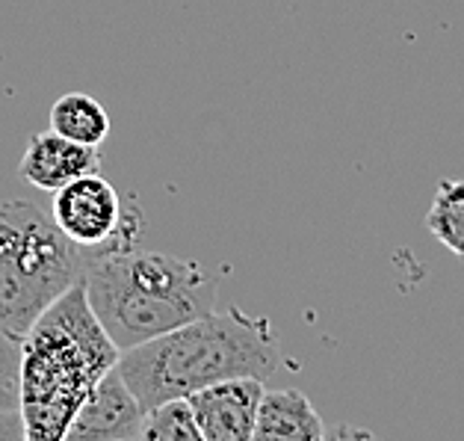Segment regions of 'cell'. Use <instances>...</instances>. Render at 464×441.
<instances>
[{"mask_svg":"<svg viewBox=\"0 0 464 441\" xmlns=\"http://www.w3.org/2000/svg\"><path fill=\"white\" fill-rule=\"evenodd\" d=\"M278 368L281 349L269 323L240 309L208 311L119 356L121 377L145 412L225 379L255 377L266 382Z\"/></svg>","mask_w":464,"mask_h":441,"instance_id":"obj_1","label":"cell"},{"mask_svg":"<svg viewBox=\"0 0 464 441\" xmlns=\"http://www.w3.org/2000/svg\"><path fill=\"white\" fill-rule=\"evenodd\" d=\"M121 349L95 318L83 281L65 290L21 341V400L30 441H63Z\"/></svg>","mask_w":464,"mask_h":441,"instance_id":"obj_2","label":"cell"},{"mask_svg":"<svg viewBox=\"0 0 464 441\" xmlns=\"http://www.w3.org/2000/svg\"><path fill=\"white\" fill-rule=\"evenodd\" d=\"M86 299L121 353L213 311L219 276L169 252H133L128 243L92 249Z\"/></svg>","mask_w":464,"mask_h":441,"instance_id":"obj_3","label":"cell"},{"mask_svg":"<svg viewBox=\"0 0 464 441\" xmlns=\"http://www.w3.org/2000/svg\"><path fill=\"white\" fill-rule=\"evenodd\" d=\"M92 249L74 246L33 201L0 205V332L24 341L44 311L83 281Z\"/></svg>","mask_w":464,"mask_h":441,"instance_id":"obj_4","label":"cell"},{"mask_svg":"<svg viewBox=\"0 0 464 441\" xmlns=\"http://www.w3.org/2000/svg\"><path fill=\"white\" fill-rule=\"evenodd\" d=\"M51 217L74 246L104 249L112 243H128L137 231V220L124 222V208L116 187L101 175L89 172L53 193Z\"/></svg>","mask_w":464,"mask_h":441,"instance_id":"obj_5","label":"cell"},{"mask_svg":"<svg viewBox=\"0 0 464 441\" xmlns=\"http://www.w3.org/2000/svg\"><path fill=\"white\" fill-rule=\"evenodd\" d=\"M145 409L121 377L119 365L101 377L77 409L63 441H130L142 438Z\"/></svg>","mask_w":464,"mask_h":441,"instance_id":"obj_6","label":"cell"},{"mask_svg":"<svg viewBox=\"0 0 464 441\" xmlns=\"http://www.w3.org/2000/svg\"><path fill=\"white\" fill-rule=\"evenodd\" d=\"M264 391V379L237 377L192 394L201 441H252Z\"/></svg>","mask_w":464,"mask_h":441,"instance_id":"obj_7","label":"cell"},{"mask_svg":"<svg viewBox=\"0 0 464 441\" xmlns=\"http://www.w3.org/2000/svg\"><path fill=\"white\" fill-rule=\"evenodd\" d=\"M18 172L30 187L56 193L65 184H72L74 178L101 172V149L98 145L74 142L56 131L33 133Z\"/></svg>","mask_w":464,"mask_h":441,"instance_id":"obj_8","label":"cell"},{"mask_svg":"<svg viewBox=\"0 0 464 441\" xmlns=\"http://www.w3.org/2000/svg\"><path fill=\"white\" fill-rule=\"evenodd\" d=\"M257 441H320L325 438L323 417L299 388L264 391L255 421Z\"/></svg>","mask_w":464,"mask_h":441,"instance_id":"obj_9","label":"cell"},{"mask_svg":"<svg viewBox=\"0 0 464 441\" xmlns=\"http://www.w3.org/2000/svg\"><path fill=\"white\" fill-rule=\"evenodd\" d=\"M48 122L51 131L63 133V137H69L74 142L98 145V149L110 137V116L104 104L86 93H69L60 101H53Z\"/></svg>","mask_w":464,"mask_h":441,"instance_id":"obj_10","label":"cell"},{"mask_svg":"<svg viewBox=\"0 0 464 441\" xmlns=\"http://www.w3.org/2000/svg\"><path fill=\"white\" fill-rule=\"evenodd\" d=\"M426 229L452 255L464 258V181L444 178L435 190L432 208L426 213Z\"/></svg>","mask_w":464,"mask_h":441,"instance_id":"obj_11","label":"cell"},{"mask_svg":"<svg viewBox=\"0 0 464 441\" xmlns=\"http://www.w3.org/2000/svg\"><path fill=\"white\" fill-rule=\"evenodd\" d=\"M142 438L145 441H201V429H198L189 397H175V400L151 406L142 421Z\"/></svg>","mask_w":464,"mask_h":441,"instance_id":"obj_12","label":"cell"},{"mask_svg":"<svg viewBox=\"0 0 464 441\" xmlns=\"http://www.w3.org/2000/svg\"><path fill=\"white\" fill-rule=\"evenodd\" d=\"M21 400V344L0 332V412L18 409Z\"/></svg>","mask_w":464,"mask_h":441,"instance_id":"obj_13","label":"cell"},{"mask_svg":"<svg viewBox=\"0 0 464 441\" xmlns=\"http://www.w3.org/2000/svg\"><path fill=\"white\" fill-rule=\"evenodd\" d=\"M21 438H27V426H24V417H21V409L0 412V441H21Z\"/></svg>","mask_w":464,"mask_h":441,"instance_id":"obj_14","label":"cell"}]
</instances>
